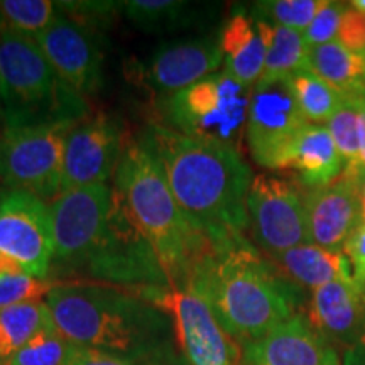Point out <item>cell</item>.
I'll use <instances>...</instances> for the list:
<instances>
[{"mask_svg":"<svg viewBox=\"0 0 365 365\" xmlns=\"http://www.w3.org/2000/svg\"><path fill=\"white\" fill-rule=\"evenodd\" d=\"M170 314L175 341L188 365H239L240 352L202 296L186 287L137 291Z\"/></svg>","mask_w":365,"mask_h":365,"instance_id":"9","label":"cell"},{"mask_svg":"<svg viewBox=\"0 0 365 365\" xmlns=\"http://www.w3.org/2000/svg\"><path fill=\"white\" fill-rule=\"evenodd\" d=\"M307 70L330 83L346 98L365 93V56L339 41L308 49Z\"/></svg>","mask_w":365,"mask_h":365,"instance_id":"23","label":"cell"},{"mask_svg":"<svg viewBox=\"0 0 365 365\" xmlns=\"http://www.w3.org/2000/svg\"><path fill=\"white\" fill-rule=\"evenodd\" d=\"M182 287L202 296L223 330L242 345L296 314L291 282L245 237L207 240L191 261Z\"/></svg>","mask_w":365,"mask_h":365,"instance_id":"2","label":"cell"},{"mask_svg":"<svg viewBox=\"0 0 365 365\" xmlns=\"http://www.w3.org/2000/svg\"><path fill=\"white\" fill-rule=\"evenodd\" d=\"M308 319L328 341L354 340L365 330V293L354 279L319 286L312 294Z\"/></svg>","mask_w":365,"mask_h":365,"instance_id":"20","label":"cell"},{"mask_svg":"<svg viewBox=\"0 0 365 365\" xmlns=\"http://www.w3.org/2000/svg\"><path fill=\"white\" fill-rule=\"evenodd\" d=\"M345 7V2L327 0L325 6L319 9L312 24L303 33L304 44H307L308 49L314 48V46L333 43V41L339 39V29Z\"/></svg>","mask_w":365,"mask_h":365,"instance_id":"33","label":"cell"},{"mask_svg":"<svg viewBox=\"0 0 365 365\" xmlns=\"http://www.w3.org/2000/svg\"><path fill=\"white\" fill-rule=\"evenodd\" d=\"M9 272H24V271H22L16 262L6 257V255L0 254V274H9Z\"/></svg>","mask_w":365,"mask_h":365,"instance_id":"40","label":"cell"},{"mask_svg":"<svg viewBox=\"0 0 365 365\" xmlns=\"http://www.w3.org/2000/svg\"><path fill=\"white\" fill-rule=\"evenodd\" d=\"M53 323L73 345L140 364L175 349L170 314L137 291L100 282H56L48 294Z\"/></svg>","mask_w":365,"mask_h":365,"instance_id":"3","label":"cell"},{"mask_svg":"<svg viewBox=\"0 0 365 365\" xmlns=\"http://www.w3.org/2000/svg\"><path fill=\"white\" fill-rule=\"evenodd\" d=\"M308 48L303 33L287 27L272 26L271 39L264 63V71L259 83L287 80L296 71L307 68Z\"/></svg>","mask_w":365,"mask_h":365,"instance_id":"26","label":"cell"},{"mask_svg":"<svg viewBox=\"0 0 365 365\" xmlns=\"http://www.w3.org/2000/svg\"><path fill=\"white\" fill-rule=\"evenodd\" d=\"M113 188L108 185L63 191L49 205L54 255L51 274H75L102 237L110 215Z\"/></svg>","mask_w":365,"mask_h":365,"instance_id":"10","label":"cell"},{"mask_svg":"<svg viewBox=\"0 0 365 365\" xmlns=\"http://www.w3.org/2000/svg\"><path fill=\"white\" fill-rule=\"evenodd\" d=\"M287 170H294L303 186L313 190L330 185L345 171V163L327 125L308 124L293 144Z\"/></svg>","mask_w":365,"mask_h":365,"instance_id":"22","label":"cell"},{"mask_svg":"<svg viewBox=\"0 0 365 365\" xmlns=\"http://www.w3.org/2000/svg\"><path fill=\"white\" fill-rule=\"evenodd\" d=\"M327 129L331 134L333 143H335L341 159H344L345 171L364 180V173L360 170L359 112L352 100H345V103L336 110L335 115L327 122Z\"/></svg>","mask_w":365,"mask_h":365,"instance_id":"29","label":"cell"},{"mask_svg":"<svg viewBox=\"0 0 365 365\" xmlns=\"http://www.w3.org/2000/svg\"><path fill=\"white\" fill-rule=\"evenodd\" d=\"M113 188L154 245L171 287H182L195 255L207 244L181 212L158 158L140 139L127 140Z\"/></svg>","mask_w":365,"mask_h":365,"instance_id":"4","label":"cell"},{"mask_svg":"<svg viewBox=\"0 0 365 365\" xmlns=\"http://www.w3.org/2000/svg\"><path fill=\"white\" fill-rule=\"evenodd\" d=\"M252 88L227 73H215L188 88L164 97L161 124L181 134L239 149L245 135Z\"/></svg>","mask_w":365,"mask_h":365,"instance_id":"7","label":"cell"},{"mask_svg":"<svg viewBox=\"0 0 365 365\" xmlns=\"http://www.w3.org/2000/svg\"><path fill=\"white\" fill-rule=\"evenodd\" d=\"M75 274L130 291L171 287L156 249L130 217L115 188L103 234Z\"/></svg>","mask_w":365,"mask_h":365,"instance_id":"6","label":"cell"},{"mask_svg":"<svg viewBox=\"0 0 365 365\" xmlns=\"http://www.w3.org/2000/svg\"><path fill=\"white\" fill-rule=\"evenodd\" d=\"M245 365H340L330 341L296 313L261 339L244 344Z\"/></svg>","mask_w":365,"mask_h":365,"instance_id":"17","label":"cell"},{"mask_svg":"<svg viewBox=\"0 0 365 365\" xmlns=\"http://www.w3.org/2000/svg\"><path fill=\"white\" fill-rule=\"evenodd\" d=\"M360 208H362V225H365V176L360 185Z\"/></svg>","mask_w":365,"mask_h":365,"instance_id":"41","label":"cell"},{"mask_svg":"<svg viewBox=\"0 0 365 365\" xmlns=\"http://www.w3.org/2000/svg\"><path fill=\"white\" fill-rule=\"evenodd\" d=\"M0 105L7 125H68L90 115L33 36L0 31Z\"/></svg>","mask_w":365,"mask_h":365,"instance_id":"5","label":"cell"},{"mask_svg":"<svg viewBox=\"0 0 365 365\" xmlns=\"http://www.w3.org/2000/svg\"><path fill=\"white\" fill-rule=\"evenodd\" d=\"M54 284V281L39 279L26 272L0 274V309L41 301L43 296L48 298Z\"/></svg>","mask_w":365,"mask_h":365,"instance_id":"32","label":"cell"},{"mask_svg":"<svg viewBox=\"0 0 365 365\" xmlns=\"http://www.w3.org/2000/svg\"><path fill=\"white\" fill-rule=\"evenodd\" d=\"M344 252L352 266V277L365 293V225L359 227L346 240Z\"/></svg>","mask_w":365,"mask_h":365,"instance_id":"37","label":"cell"},{"mask_svg":"<svg viewBox=\"0 0 365 365\" xmlns=\"http://www.w3.org/2000/svg\"><path fill=\"white\" fill-rule=\"evenodd\" d=\"M0 254L29 276L51 281L53 223L43 198L22 190L0 195Z\"/></svg>","mask_w":365,"mask_h":365,"instance_id":"13","label":"cell"},{"mask_svg":"<svg viewBox=\"0 0 365 365\" xmlns=\"http://www.w3.org/2000/svg\"><path fill=\"white\" fill-rule=\"evenodd\" d=\"M360 185V178L344 171L330 185L304 193L312 244L344 250L346 240L362 227Z\"/></svg>","mask_w":365,"mask_h":365,"instance_id":"16","label":"cell"},{"mask_svg":"<svg viewBox=\"0 0 365 365\" xmlns=\"http://www.w3.org/2000/svg\"><path fill=\"white\" fill-rule=\"evenodd\" d=\"M63 365H139L120 355L103 352V350L88 349V346L71 345L66 362Z\"/></svg>","mask_w":365,"mask_h":365,"instance_id":"36","label":"cell"},{"mask_svg":"<svg viewBox=\"0 0 365 365\" xmlns=\"http://www.w3.org/2000/svg\"><path fill=\"white\" fill-rule=\"evenodd\" d=\"M58 16L56 2L49 0H0V31L36 38Z\"/></svg>","mask_w":365,"mask_h":365,"instance_id":"28","label":"cell"},{"mask_svg":"<svg viewBox=\"0 0 365 365\" xmlns=\"http://www.w3.org/2000/svg\"><path fill=\"white\" fill-rule=\"evenodd\" d=\"M247 217L255 244L269 255L312 244L304 195L294 182L264 173L254 176Z\"/></svg>","mask_w":365,"mask_h":365,"instance_id":"11","label":"cell"},{"mask_svg":"<svg viewBox=\"0 0 365 365\" xmlns=\"http://www.w3.org/2000/svg\"><path fill=\"white\" fill-rule=\"evenodd\" d=\"M223 53L217 38L185 39L159 46L149 59L145 78L164 97L188 88L222 66Z\"/></svg>","mask_w":365,"mask_h":365,"instance_id":"18","label":"cell"},{"mask_svg":"<svg viewBox=\"0 0 365 365\" xmlns=\"http://www.w3.org/2000/svg\"><path fill=\"white\" fill-rule=\"evenodd\" d=\"M350 6H352L354 9H357L359 12L365 14V0H352V2H350Z\"/></svg>","mask_w":365,"mask_h":365,"instance_id":"42","label":"cell"},{"mask_svg":"<svg viewBox=\"0 0 365 365\" xmlns=\"http://www.w3.org/2000/svg\"><path fill=\"white\" fill-rule=\"evenodd\" d=\"M68 125H7L0 135V181L39 198L61 191Z\"/></svg>","mask_w":365,"mask_h":365,"instance_id":"8","label":"cell"},{"mask_svg":"<svg viewBox=\"0 0 365 365\" xmlns=\"http://www.w3.org/2000/svg\"><path fill=\"white\" fill-rule=\"evenodd\" d=\"M339 43L350 51L365 56V14L346 4L339 29Z\"/></svg>","mask_w":365,"mask_h":365,"instance_id":"35","label":"cell"},{"mask_svg":"<svg viewBox=\"0 0 365 365\" xmlns=\"http://www.w3.org/2000/svg\"><path fill=\"white\" fill-rule=\"evenodd\" d=\"M139 365H188V364L185 362V359H182L181 355H178L176 349H171L168 350V352L145 360V362H140Z\"/></svg>","mask_w":365,"mask_h":365,"instance_id":"39","label":"cell"},{"mask_svg":"<svg viewBox=\"0 0 365 365\" xmlns=\"http://www.w3.org/2000/svg\"><path fill=\"white\" fill-rule=\"evenodd\" d=\"M122 12L143 31L176 29L190 24V7L181 0H127Z\"/></svg>","mask_w":365,"mask_h":365,"instance_id":"27","label":"cell"},{"mask_svg":"<svg viewBox=\"0 0 365 365\" xmlns=\"http://www.w3.org/2000/svg\"><path fill=\"white\" fill-rule=\"evenodd\" d=\"M53 325L51 312L44 301L0 309V365H6L39 330Z\"/></svg>","mask_w":365,"mask_h":365,"instance_id":"24","label":"cell"},{"mask_svg":"<svg viewBox=\"0 0 365 365\" xmlns=\"http://www.w3.org/2000/svg\"><path fill=\"white\" fill-rule=\"evenodd\" d=\"M308 124L287 80L257 83L250 95L245 124L250 156L266 170H287L293 144Z\"/></svg>","mask_w":365,"mask_h":365,"instance_id":"12","label":"cell"},{"mask_svg":"<svg viewBox=\"0 0 365 365\" xmlns=\"http://www.w3.org/2000/svg\"><path fill=\"white\" fill-rule=\"evenodd\" d=\"M299 112L309 124L327 125L346 97L309 70H299L287 78Z\"/></svg>","mask_w":365,"mask_h":365,"instance_id":"25","label":"cell"},{"mask_svg":"<svg viewBox=\"0 0 365 365\" xmlns=\"http://www.w3.org/2000/svg\"><path fill=\"white\" fill-rule=\"evenodd\" d=\"M39 48L56 73L81 97L98 93L103 83V53L93 31L58 16L36 36Z\"/></svg>","mask_w":365,"mask_h":365,"instance_id":"15","label":"cell"},{"mask_svg":"<svg viewBox=\"0 0 365 365\" xmlns=\"http://www.w3.org/2000/svg\"><path fill=\"white\" fill-rule=\"evenodd\" d=\"M325 2L327 0H262L255 2L250 12L272 26L304 33Z\"/></svg>","mask_w":365,"mask_h":365,"instance_id":"30","label":"cell"},{"mask_svg":"<svg viewBox=\"0 0 365 365\" xmlns=\"http://www.w3.org/2000/svg\"><path fill=\"white\" fill-rule=\"evenodd\" d=\"M71 345L56 327H46L17 350L6 365H63Z\"/></svg>","mask_w":365,"mask_h":365,"instance_id":"31","label":"cell"},{"mask_svg":"<svg viewBox=\"0 0 365 365\" xmlns=\"http://www.w3.org/2000/svg\"><path fill=\"white\" fill-rule=\"evenodd\" d=\"M359 112V145H360V170L365 176V93L350 97Z\"/></svg>","mask_w":365,"mask_h":365,"instance_id":"38","label":"cell"},{"mask_svg":"<svg viewBox=\"0 0 365 365\" xmlns=\"http://www.w3.org/2000/svg\"><path fill=\"white\" fill-rule=\"evenodd\" d=\"M161 163L181 212L210 242L244 237L252 182L240 150L150 124L139 137Z\"/></svg>","mask_w":365,"mask_h":365,"instance_id":"1","label":"cell"},{"mask_svg":"<svg viewBox=\"0 0 365 365\" xmlns=\"http://www.w3.org/2000/svg\"><path fill=\"white\" fill-rule=\"evenodd\" d=\"M56 6L68 19L88 29L105 27L113 14L122 11V2H56Z\"/></svg>","mask_w":365,"mask_h":365,"instance_id":"34","label":"cell"},{"mask_svg":"<svg viewBox=\"0 0 365 365\" xmlns=\"http://www.w3.org/2000/svg\"><path fill=\"white\" fill-rule=\"evenodd\" d=\"M269 259L277 272L291 284H298L312 291L333 281L354 279L352 266L344 250L304 244L286 252L269 255Z\"/></svg>","mask_w":365,"mask_h":365,"instance_id":"21","label":"cell"},{"mask_svg":"<svg viewBox=\"0 0 365 365\" xmlns=\"http://www.w3.org/2000/svg\"><path fill=\"white\" fill-rule=\"evenodd\" d=\"M271 33L272 24L255 17L252 12L232 14L218 38L225 65L223 73L237 83L254 88L262 76Z\"/></svg>","mask_w":365,"mask_h":365,"instance_id":"19","label":"cell"},{"mask_svg":"<svg viewBox=\"0 0 365 365\" xmlns=\"http://www.w3.org/2000/svg\"><path fill=\"white\" fill-rule=\"evenodd\" d=\"M122 122L110 113L86 115L66 135L61 191L107 185L125 149Z\"/></svg>","mask_w":365,"mask_h":365,"instance_id":"14","label":"cell"}]
</instances>
